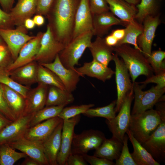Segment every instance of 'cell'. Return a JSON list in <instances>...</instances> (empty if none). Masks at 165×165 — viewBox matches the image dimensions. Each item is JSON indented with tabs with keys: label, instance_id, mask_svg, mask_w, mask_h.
I'll return each mask as SVG.
<instances>
[{
	"label": "cell",
	"instance_id": "cell-1",
	"mask_svg": "<svg viewBox=\"0 0 165 165\" xmlns=\"http://www.w3.org/2000/svg\"><path fill=\"white\" fill-rule=\"evenodd\" d=\"M80 0H55L47 14L53 35L65 46L72 39L76 11Z\"/></svg>",
	"mask_w": 165,
	"mask_h": 165
},
{
	"label": "cell",
	"instance_id": "cell-2",
	"mask_svg": "<svg viewBox=\"0 0 165 165\" xmlns=\"http://www.w3.org/2000/svg\"><path fill=\"white\" fill-rule=\"evenodd\" d=\"M113 48L127 68L133 82L141 75L148 77L153 75V70L141 50L128 44L116 46Z\"/></svg>",
	"mask_w": 165,
	"mask_h": 165
},
{
	"label": "cell",
	"instance_id": "cell-3",
	"mask_svg": "<svg viewBox=\"0 0 165 165\" xmlns=\"http://www.w3.org/2000/svg\"><path fill=\"white\" fill-rule=\"evenodd\" d=\"M161 122L157 111L153 108L131 115L129 130L141 144L147 140Z\"/></svg>",
	"mask_w": 165,
	"mask_h": 165
},
{
	"label": "cell",
	"instance_id": "cell-4",
	"mask_svg": "<svg viewBox=\"0 0 165 165\" xmlns=\"http://www.w3.org/2000/svg\"><path fill=\"white\" fill-rule=\"evenodd\" d=\"M94 35L92 31H89L80 35L72 40L59 53L61 62L68 68L74 69L78 65L79 61L85 50L89 48Z\"/></svg>",
	"mask_w": 165,
	"mask_h": 165
},
{
	"label": "cell",
	"instance_id": "cell-5",
	"mask_svg": "<svg viewBox=\"0 0 165 165\" xmlns=\"http://www.w3.org/2000/svg\"><path fill=\"white\" fill-rule=\"evenodd\" d=\"M134 99L133 88L127 95L117 115L105 122L112 134V137L123 142L124 136L129 130L131 117V107Z\"/></svg>",
	"mask_w": 165,
	"mask_h": 165
},
{
	"label": "cell",
	"instance_id": "cell-6",
	"mask_svg": "<svg viewBox=\"0 0 165 165\" xmlns=\"http://www.w3.org/2000/svg\"><path fill=\"white\" fill-rule=\"evenodd\" d=\"M145 86L142 84L140 85L135 82H133L134 101L131 112L132 115L153 108L165 92V87L160 88L157 86L144 91L142 89Z\"/></svg>",
	"mask_w": 165,
	"mask_h": 165
},
{
	"label": "cell",
	"instance_id": "cell-7",
	"mask_svg": "<svg viewBox=\"0 0 165 165\" xmlns=\"http://www.w3.org/2000/svg\"><path fill=\"white\" fill-rule=\"evenodd\" d=\"M106 138L105 134L98 130H85L79 134H74L71 153L83 155L91 150H95Z\"/></svg>",
	"mask_w": 165,
	"mask_h": 165
},
{
	"label": "cell",
	"instance_id": "cell-8",
	"mask_svg": "<svg viewBox=\"0 0 165 165\" xmlns=\"http://www.w3.org/2000/svg\"><path fill=\"white\" fill-rule=\"evenodd\" d=\"M113 61L115 64V79L117 91V99L115 107L118 112L127 94L133 88V82L130 79L128 70L123 60L116 54H114Z\"/></svg>",
	"mask_w": 165,
	"mask_h": 165
},
{
	"label": "cell",
	"instance_id": "cell-9",
	"mask_svg": "<svg viewBox=\"0 0 165 165\" xmlns=\"http://www.w3.org/2000/svg\"><path fill=\"white\" fill-rule=\"evenodd\" d=\"M64 46V44L55 38L50 26L48 24L46 31L43 33L39 48L34 61L38 63H51Z\"/></svg>",
	"mask_w": 165,
	"mask_h": 165
},
{
	"label": "cell",
	"instance_id": "cell-10",
	"mask_svg": "<svg viewBox=\"0 0 165 165\" xmlns=\"http://www.w3.org/2000/svg\"><path fill=\"white\" fill-rule=\"evenodd\" d=\"M161 122L141 145L156 162H165V115L160 116Z\"/></svg>",
	"mask_w": 165,
	"mask_h": 165
},
{
	"label": "cell",
	"instance_id": "cell-11",
	"mask_svg": "<svg viewBox=\"0 0 165 165\" xmlns=\"http://www.w3.org/2000/svg\"><path fill=\"white\" fill-rule=\"evenodd\" d=\"M17 27L15 29H0V36L8 47L13 61L23 46L35 36L28 35L24 26Z\"/></svg>",
	"mask_w": 165,
	"mask_h": 165
},
{
	"label": "cell",
	"instance_id": "cell-12",
	"mask_svg": "<svg viewBox=\"0 0 165 165\" xmlns=\"http://www.w3.org/2000/svg\"><path fill=\"white\" fill-rule=\"evenodd\" d=\"M38 63L55 73L61 80L67 91L72 93L75 90L81 76L75 68H68L65 67L60 61L59 54L51 63Z\"/></svg>",
	"mask_w": 165,
	"mask_h": 165
},
{
	"label": "cell",
	"instance_id": "cell-13",
	"mask_svg": "<svg viewBox=\"0 0 165 165\" xmlns=\"http://www.w3.org/2000/svg\"><path fill=\"white\" fill-rule=\"evenodd\" d=\"M80 117L79 115L68 119L63 120L61 145L57 159L58 165H65L68 156L71 153L74 128L80 121Z\"/></svg>",
	"mask_w": 165,
	"mask_h": 165
},
{
	"label": "cell",
	"instance_id": "cell-14",
	"mask_svg": "<svg viewBox=\"0 0 165 165\" xmlns=\"http://www.w3.org/2000/svg\"><path fill=\"white\" fill-rule=\"evenodd\" d=\"M160 22L159 16L156 15L146 17L142 23L143 31L138 38L137 42L146 58L152 52V45L156 31Z\"/></svg>",
	"mask_w": 165,
	"mask_h": 165
},
{
	"label": "cell",
	"instance_id": "cell-15",
	"mask_svg": "<svg viewBox=\"0 0 165 165\" xmlns=\"http://www.w3.org/2000/svg\"><path fill=\"white\" fill-rule=\"evenodd\" d=\"M33 115L20 117L6 126L0 132V146L16 141L24 137L30 127Z\"/></svg>",
	"mask_w": 165,
	"mask_h": 165
},
{
	"label": "cell",
	"instance_id": "cell-16",
	"mask_svg": "<svg viewBox=\"0 0 165 165\" xmlns=\"http://www.w3.org/2000/svg\"><path fill=\"white\" fill-rule=\"evenodd\" d=\"M8 144L13 148L19 150L36 160L39 165H49L42 144L29 140L24 137Z\"/></svg>",
	"mask_w": 165,
	"mask_h": 165
},
{
	"label": "cell",
	"instance_id": "cell-17",
	"mask_svg": "<svg viewBox=\"0 0 165 165\" xmlns=\"http://www.w3.org/2000/svg\"><path fill=\"white\" fill-rule=\"evenodd\" d=\"M38 83L36 87L30 89L27 93L24 116L33 115L46 105L48 86Z\"/></svg>",
	"mask_w": 165,
	"mask_h": 165
},
{
	"label": "cell",
	"instance_id": "cell-18",
	"mask_svg": "<svg viewBox=\"0 0 165 165\" xmlns=\"http://www.w3.org/2000/svg\"><path fill=\"white\" fill-rule=\"evenodd\" d=\"M62 120L58 116L45 120L30 127L24 137L29 140L42 144L51 135Z\"/></svg>",
	"mask_w": 165,
	"mask_h": 165
},
{
	"label": "cell",
	"instance_id": "cell-19",
	"mask_svg": "<svg viewBox=\"0 0 165 165\" xmlns=\"http://www.w3.org/2000/svg\"><path fill=\"white\" fill-rule=\"evenodd\" d=\"M43 34V33L39 32L23 46L17 58L6 68L8 72L34 61L35 57L39 48Z\"/></svg>",
	"mask_w": 165,
	"mask_h": 165
},
{
	"label": "cell",
	"instance_id": "cell-20",
	"mask_svg": "<svg viewBox=\"0 0 165 165\" xmlns=\"http://www.w3.org/2000/svg\"><path fill=\"white\" fill-rule=\"evenodd\" d=\"M93 17L89 0H80L75 18L72 39L85 32L92 31Z\"/></svg>",
	"mask_w": 165,
	"mask_h": 165
},
{
	"label": "cell",
	"instance_id": "cell-21",
	"mask_svg": "<svg viewBox=\"0 0 165 165\" xmlns=\"http://www.w3.org/2000/svg\"><path fill=\"white\" fill-rule=\"evenodd\" d=\"M94 35L102 37L114 25L126 26V23L117 18L109 11L92 15Z\"/></svg>",
	"mask_w": 165,
	"mask_h": 165
},
{
	"label": "cell",
	"instance_id": "cell-22",
	"mask_svg": "<svg viewBox=\"0 0 165 165\" xmlns=\"http://www.w3.org/2000/svg\"><path fill=\"white\" fill-rule=\"evenodd\" d=\"M38 63L33 61L9 72V75L14 81L22 85L29 86L37 82Z\"/></svg>",
	"mask_w": 165,
	"mask_h": 165
},
{
	"label": "cell",
	"instance_id": "cell-23",
	"mask_svg": "<svg viewBox=\"0 0 165 165\" xmlns=\"http://www.w3.org/2000/svg\"><path fill=\"white\" fill-rule=\"evenodd\" d=\"M75 69L81 76L86 75L104 82L110 79L115 73L108 66L93 60L90 62H85L82 66Z\"/></svg>",
	"mask_w": 165,
	"mask_h": 165
},
{
	"label": "cell",
	"instance_id": "cell-24",
	"mask_svg": "<svg viewBox=\"0 0 165 165\" xmlns=\"http://www.w3.org/2000/svg\"><path fill=\"white\" fill-rule=\"evenodd\" d=\"M37 3V0H18L9 12L14 25L24 26L25 20L35 13Z\"/></svg>",
	"mask_w": 165,
	"mask_h": 165
},
{
	"label": "cell",
	"instance_id": "cell-25",
	"mask_svg": "<svg viewBox=\"0 0 165 165\" xmlns=\"http://www.w3.org/2000/svg\"><path fill=\"white\" fill-rule=\"evenodd\" d=\"M63 120L51 135L42 144L49 165H58L57 159L60 149Z\"/></svg>",
	"mask_w": 165,
	"mask_h": 165
},
{
	"label": "cell",
	"instance_id": "cell-26",
	"mask_svg": "<svg viewBox=\"0 0 165 165\" xmlns=\"http://www.w3.org/2000/svg\"><path fill=\"white\" fill-rule=\"evenodd\" d=\"M109 10L122 21L127 23L134 21L137 9L135 6L123 0H105Z\"/></svg>",
	"mask_w": 165,
	"mask_h": 165
},
{
	"label": "cell",
	"instance_id": "cell-27",
	"mask_svg": "<svg viewBox=\"0 0 165 165\" xmlns=\"http://www.w3.org/2000/svg\"><path fill=\"white\" fill-rule=\"evenodd\" d=\"M88 48L93 60L107 66L113 60V47L107 45L104 38L102 37H97L95 40L91 42Z\"/></svg>",
	"mask_w": 165,
	"mask_h": 165
},
{
	"label": "cell",
	"instance_id": "cell-28",
	"mask_svg": "<svg viewBox=\"0 0 165 165\" xmlns=\"http://www.w3.org/2000/svg\"><path fill=\"white\" fill-rule=\"evenodd\" d=\"M2 85L7 104L12 113L16 119L24 116L25 98L14 90L5 85Z\"/></svg>",
	"mask_w": 165,
	"mask_h": 165
},
{
	"label": "cell",
	"instance_id": "cell-29",
	"mask_svg": "<svg viewBox=\"0 0 165 165\" xmlns=\"http://www.w3.org/2000/svg\"><path fill=\"white\" fill-rule=\"evenodd\" d=\"M123 145V142L116 138H106L95 150L94 155L112 161L116 160L120 155Z\"/></svg>",
	"mask_w": 165,
	"mask_h": 165
},
{
	"label": "cell",
	"instance_id": "cell-30",
	"mask_svg": "<svg viewBox=\"0 0 165 165\" xmlns=\"http://www.w3.org/2000/svg\"><path fill=\"white\" fill-rule=\"evenodd\" d=\"M126 134L127 135L133 148L131 156L136 165H160V163L153 158L150 154L134 137L128 130Z\"/></svg>",
	"mask_w": 165,
	"mask_h": 165
},
{
	"label": "cell",
	"instance_id": "cell-31",
	"mask_svg": "<svg viewBox=\"0 0 165 165\" xmlns=\"http://www.w3.org/2000/svg\"><path fill=\"white\" fill-rule=\"evenodd\" d=\"M74 100L72 93L55 86H50L45 106L67 105L73 102Z\"/></svg>",
	"mask_w": 165,
	"mask_h": 165
},
{
	"label": "cell",
	"instance_id": "cell-32",
	"mask_svg": "<svg viewBox=\"0 0 165 165\" xmlns=\"http://www.w3.org/2000/svg\"><path fill=\"white\" fill-rule=\"evenodd\" d=\"M126 26L124 36L122 39L118 41L116 46L123 44H130L133 45L134 48L141 51L138 45L137 40L142 31L143 25L135 20L133 22L127 23Z\"/></svg>",
	"mask_w": 165,
	"mask_h": 165
},
{
	"label": "cell",
	"instance_id": "cell-33",
	"mask_svg": "<svg viewBox=\"0 0 165 165\" xmlns=\"http://www.w3.org/2000/svg\"><path fill=\"white\" fill-rule=\"evenodd\" d=\"M160 0H141L137 4L135 20L142 24L147 17L156 15L160 6Z\"/></svg>",
	"mask_w": 165,
	"mask_h": 165
},
{
	"label": "cell",
	"instance_id": "cell-34",
	"mask_svg": "<svg viewBox=\"0 0 165 165\" xmlns=\"http://www.w3.org/2000/svg\"><path fill=\"white\" fill-rule=\"evenodd\" d=\"M37 80L38 83L53 86L62 90H66L61 80L55 73L38 63Z\"/></svg>",
	"mask_w": 165,
	"mask_h": 165
},
{
	"label": "cell",
	"instance_id": "cell-35",
	"mask_svg": "<svg viewBox=\"0 0 165 165\" xmlns=\"http://www.w3.org/2000/svg\"><path fill=\"white\" fill-rule=\"evenodd\" d=\"M66 105L46 106L33 115L30 122V127L45 120L57 117Z\"/></svg>",
	"mask_w": 165,
	"mask_h": 165
},
{
	"label": "cell",
	"instance_id": "cell-36",
	"mask_svg": "<svg viewBox=\"0 0 165 165\" xmlns=\"http://www.w3.org/2000/svg\"><path fill=\"white\" fill-rule=\"evenodd\" d=\"M27 156L22 152H18L8 144L0 146V165H13L20 159Z\"/></svg>",
	"mask_w": 165,
	"mask_h": 165
},
{
	"label": "cell",
	"instance_id": "cell-37",
	"mask_svg": "<svg viewBox=\"0 0 165 165\" xmlns=\"http://www.w3.org/2000/svg\"><path fill=\"white\" fill-rule=\"evenodd\" d=\"M116 104V100H115L105 106L90 108L83 114L89 117H103L106 118V120H110L113 119L116 116L115 110Z\"/></svg>",
	"mask_w": 165,
	"mask_h": 165
},
{
	"label": "cell",
	"instance_id": "cell-38",
	"mask_svg": "<svg viewBox=\"0 0 165 165\" xmlns=\"http://www.w3.org/2000/svg\"><path fill=\"white\" fill-rule=\"evenodd\" d=\"M0 83L14 90L26 98L30 87L21 85L14 81L10 77L6 69H0Z\"/></svg>",
	"mask_w": 165,
	"mask_h": 165
},
{
	"label": "cell",
	"instance_id": "cell-39",
	"mask_svg": "<svg viewBox=\"0 0 165 165\" xmlns=\"http://www.w3.org/2000/svg\"><path fill=\"white\" fill-rule=\"evenodd\" d=\"M165 52L161 50L152 52L147 58L155 74L165 72Z\"/></svg>",
	"mask_w": 165,
	"mask_h": 165
},
{
	"label": "cell",
	"instance_id": "cell-40",
	"mask_svg": "<svg viewBox=\"0 0 165 165\" xmlns=\"http://www.w3.org/2000/svg\"><path fill=\"white\" fill-rule=\"evenodd\" d=\"M94 105L91 104L64 107L57 116L63 120L68 119L81 114H83Z\"/></svg>",
	"mask_w": 165,
	"mask_h": 165
},
{
	"label": "cell",
	"instance_id": "cell-41",
	"mask_svg": "<svg viewBox=\"0 0 165 165\" xmlns=\"http://www.w3.org/2000/svg\"><path fill=\"white\" fill-rule=\"evenodd\" d=\"M128 139V136L126 134L123 141V145L120 155L116 160L115 165H136L129 151Z\"/></svg>",
	"mask_w": 165,
	"mask_h": 165
},
{
	"label": "cell",
	"instance_id": "cell-42",
	"mask_svg": "<svg viewBox=\"0 0 165 165\" xmlns=\"http://www.w3.org/2000/svg\"><path fill=\"white\" fill-rule=\"evenodd\" d=\"M13 60L10 52L5 42L0 45V69L6 68Z\"/></svg>",
	"mask_w": 165,
	"mask_h": 165
},
{
	"label": "cell",
	"instance_id": "cell-43",
	"mask_svg": "<svg viewBox=\"0 0 165 165\" xmlns=\"http://www.w3.org/2000/svg\"><path fill=\"white\" fill-rule=\"evenodd\" d=\"M92 15L109 11V6L105 0H89Z\"/></svg>",
	"mask_w": 165,
	"mask_h": 165
},
{
	"label": "cell",
	"instance_id": "cell-44",
	"mask_svg": "<svg viewBox=\"0 0 165 165\" xmlns=\"http://www.w3.org/2000/svg\"><path fill=\"white\" fill-rule=\"evenodd\" d=\"M0 112L12 121L17 119L12 113L6 102L2 84L0 83Z\"/></svg>",
	"mask_w": 165,
	"mask_h": 165
},
{
	"label": "cell",
	"instance_id": "cell-45",
	"mask_svg": "<svg viewBox=\"0 0 165 165\" xmlns=\"http://www.w3.org/2000/svg\"><path fill=\"white\" fill-rule=\"evenodd\" d=\"M144 85L150 83H154L160 88L165 87V72L147 77L144 81L138 82Z\"/></svg>",
	"mask_w": 165,
	"mask_h": 165
},
{
	"label": "cell",
	"instance_id": "cell-46",
	"mask_svg": "<svg viewBox=\"0 0 165 165\" xmlns=\"http://www.w3.org/2000/svg\"><path fill=\"white\" fill-rule=\"evenodd\" d=\"M55 0H37L36 14L47 15Z\"/></svg>",
	"mask_w": 165,
	"mask_h": 165
},
{
	"label": "cell",
	"instance_id": "cell-47",
	"mask_svg": "<svg viewBox=\"0 0 165 165\" xmlns=\"http://www.w3.org/2000/svg\"><path fill=\"white\" fill-rule=\"evenodd\" d=\"M14 25L10 14L0 8V29L13 28Z\"/></svg>",
	"mask_w": 165,
	"mask_h": 165
},
{
	"label": "cell",
	"instance_id": "cell-48",
	"mask_svg": "<svg viewBox=\"0 0 165 165\" xmlns=\"http://www.w3.org/2000/svg\"><path fill=\"white\" fill-rule=\"evenodd\" d=\"M85 161L91 165H114L115 163L105 159L94 156H90L87 154L83 155Z\"/></svg>",
	"mask_w": 165,
	"mask_h": 165
},
{
	"label": "cell",
	"instance_id": "cell-49",
	"mask_svg": "<svg viewBox=\"0 0 165 165\" xmlns=\"http://www.w3.org/2000/svg\"><path fill=\"white\" fill-rule=\"evenodd\" d=\"M87 162L82 155L71 153L68 156L65 165H87Z\"/></svg>",
	"mask_w": 165,
	"mask_h": 165
},
{
	"label": "cell",
	"instance_id": "cell-50",
	"mask_svg": "<svg viewBox=\"0 0 165 165\" xmlns=\"http://www.w3.org/2000/svg\"><path fill=\"white\" fill-rule=\"evenodd\" d=\"M14 0H0V5L5 11L9 13L12 9Z\"/></svg>",
	"mask_w": 165,
	"mask_h": 165
},
{
	"label": "cell",
	"instance_id": "cell-51",
	"mask_svg": "<svg viewBox=\"0 0 165 165\" xmlns=\"http://www.w3.org/2000/svg\"><path fill=\"white\" fill-rule=\"evenodd\" d=\"M104 39L106 44L111 47L116 46L118 41V40L111 34L107 36Z\"/></svg>",
	"mask_w": 165,
	"mask_h": 165
},
{
	"label": "cell",
	"instance_id": "cell-52",
	"mask_svg": "<svg viewBox=\"0 0 165 165\" xmlns=\"http://www.w3.org/2000/svg\"><path fill=\"white\" fill-rule=\"evenodd\" d=\"M13 121L0 112V132Z\"/></svg>",
	"mask_w": 165,
	"mask_h": 165
},
{
	"label": "cell",
	"instance_id": "cell-53",
	"mask_svg": "<svg viewBox=\"0 0 165 165\" xmlns=\"http://www.w3.org/2000/svg\"><path fill=\"white\" fill-rule=\"evenodd\" d=\"M125 34V29H122L114 30L112 32L111 34L114 36L119 41L123 38Z\"/></svg>",
	"mask_w": 165,
	"mask_h": 165
},
{
	"label": "cell",
	"instance_id": "cell-54",
	"mask_svg": "<svg viewBox=\"0 0 165 165\" xmlns=\"http://www.w3.org/2000/svg\"><path fill=\"white\" fill-rule=\"evenodd\" d=\"M35 25L40 26L42 25L45 23V19L42 15L36 14L33 19Z\"/></svg>",
	"mask_w": 165,
	"mask_h": 165
},
{
	"label": "cell",
	"instance_id": "cell-55",
	"mask_svg": "<svg viewBox=\"0 0 165 165\" xmlns=\"http://www.w3.org/2000/svg\"><path fill=\"white\" fill-rule=\"evenodd\" d=\"M21 163V165H39V163L35 160L28 156Z\"/></svg>",
	"mask_w": 165,
	"mask_h": 165
},
{
	"label": "cell",
	"instance_id": "cell-56",
	"mask_svg": "<svg viewBox=\"0 0 165 165\" xmlns=\"http://www.w3.org/2000/svg\"><path fill=\"white\" fill-rule=\"evenodd\" d=\"M35 24L32 19L31 18H28L24 21V25L25 28L28 29H33L35 26Z\"/></svg>",
	"mask_w": 165,
	"mask_h": 165
},
{
	"label": "cell",
	"instance_id": "cell-57",
	"mask_svg": "<svg viewBox=\"0 0 165 165\" xmlns=\"http://www.w3.org/2000/svg\"><path fill=\"white\" fill-rule=\"evenodd\" d=\"M135 6L137 5L141 0H123Z\"/></svg>",
	"mask_w": 165,
	"mask_h": 165
},
{
	"label": "cell",
	"instance_id": "cell-58",
	"mask_svg": "<svg viewBox=\"0 0 165 165\" xmlns=\"http://www.w3.org/2000/svg\"><path fill=\"white\" fill-rule=\"evenodd\" d=\"M4 42L3 40V39L0 36V45L4 43Z\"/></svg>",
	"mask_w": 165,
	"mask_h": 165
}]
</instances>
